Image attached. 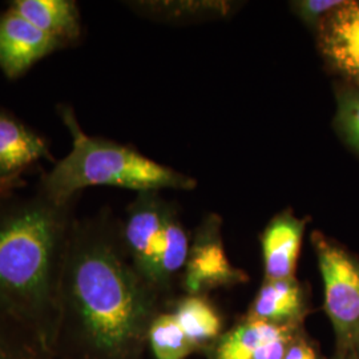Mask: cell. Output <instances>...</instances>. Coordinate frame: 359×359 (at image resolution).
<instances>
[{
    "label": "cell",
    "instance_id": "6da1fadb",
    "mask_svg": "<svg viewBox=\"0 0 359 359\" xmlns=\"http://www.w3.org/2000/svg\"><path fill=\"white\" fill-rule=\"evenodd\" d=\"M152 287L121 255L107 217L74 221L59 295H65L105 354L118 355L140 337L152 314Z\"/></svg>",
    "mask_w": 359,
    "mask_h": 359
},
{
    "label": "cell",
    "instance_id": "7a4b0ae2",
    "mask_svg": "<svg viewBox=\"0 0 359 359\" xmlns=\"http://www.w3.org/2000/svg\"><path fill=\"white\" fill-rule=\"evenodd\" d=\"M72 206L39 191L0 204V309L36 311L59 295Z\"/></svg>",
    "mask_w": 359,
    "mask_h": 359
},
{
    "label": "cell",
    "instance_id": "3957f363",
    "mask_svg": "<svg viewBox=\"0 0 359 359\" xmlns=\"http://www.w3.org/2000/svg\"><path fill=\"white\" fill-rule=\"evenodd\" d=\"M57 114L72 137V149L40 180L39 192L53 204H71L77 193L90 187H116L139 193L196 188V180L188 175L156 163L130 147L88 136L71 107L60 104Z\"/></svg>",
    "mask_w": 359,
    "mask_h": 359
},
{
    "label": "cell",
    "instance_id": "277c9868",
    "mask_svg": "<svg viewBox=\"0 0 359 359\" xmlns=\"http://www.w3.org/2000/svg\"><path fill=\"white\" fill-rule=\"evenodd\" d=\"M132 265L152 289L164 287L185 268L189 238L176 208L158 192L139 193L121 231Z\"/></svg>",
    "mask_w": 359,
    "mask_h": 359
},
{
    "label": "cell",
    "instance_id": "5b68a950",
    "mask_svg": "<svg viewBox=\"0 0 359 359\" xmlns=\"http://www.w3.org/2000/svg\"><path fill=\"white\" fill-rule=\"evenodd\" d=\"M323 286L325 311L333 325L337 351L351 350L359 332V257L321 231L311 234Z\"/></svg>",
    "mask_w": 359,
    "mask_h": 359
},
{
    "label": "cell",
    "instance_id": "8992f818",
    "mask_svg": "<svg viewBox=\"0 0 359 359\" xmlns=\"http://www.w3.org/2000/svg\"><path fill=\"white\" fill-rule=\"evenodd\" d=\"M322 57L348 86L359 88V0L329 13L316 31Z\"/></svg>",
    "mask_w": 359,
    "mask_h": 359
},
{
    "label": "cell",
    "instance_id": "52a82bcc",
    "mask_svg": "<svg viewBox=\"0 0 359 359\" xmlns=\"http://www.w3.org/2000/svg\"><path fill=\"white\" fill-rule=\"evenodd\" d=\"M184 283L191 295H198L205 290L245 283L248 278L243 270L231 266L221 243L217 221L210 218L198 231L189 248L185 264Z\"/></svg>",
    "mask_w": 359,
    "mask_h": 359
},
{
    "label": "cell",
    "instance_id": "ba28073f",
    "mask_svg": "<svg viewBox=\"0 0 359 359\" xmlns=\"http://www.w3.org/2000/svg\"><path fill=\"white\" fill-rule=\"evenodd\" d=\"M62 44L10 7L0 13V69L10 80L23 76Z\"/></svg>",
    "mask_w": 359,
    "mask_h": 359
},
{
    "label": "cell",
    "instance_id": "9c48e42d",
    "mask_svg": "<svg viewBox=\"0 0 359 359\" xmlns=\"http://www.w3.org/2000/svg\"><path fill=\"white\" fill-rule=\"evenodd\" d=\"M297 333L293 326H277L246 318L213 342L210 359H283Z\"/></svg>",
    "mask_w": 359,
    "mask_h": 359
},
{
    "label": "cell",
    "instance_id": "30bf717a",
    "mask_svg": "<svg viewBox=\"0 0 359 359\" xmlns=\"http://www.w3.org/2000/svg\"><path fill=\"white\" fill-rule=\"evenodd\" d=\"M306 224V218L297 217L290 209L271 218L261 237L266 280L276 281L294 277Z\"/></svg>",
    "mask_w": 359,
    "mask_h": 359
},
{
    "label": "cell",
    "instance_id": "8fae6325",
    "mask_svg": "<svg viewBox=\"0 0 359 359\" xmlns=\"http://www.w3.org/2000/svg\"><path fill=\"white\" fill-rule=\"evenodd\" d=\"M308 313V294L293 278L265 280L249 310L248 318L277 326L297 327Z\"/></svg>",
    "mask_w": 359,
    "mask_h": 359
},
{
    "label": "cell",
    "instance_id": "7c38bea8",
    "mask_svg": "<svg viewBox=\"0 0 359 359\" xmlns=\"http://www.w3.org/2000/svg\"><path fill=\"white\" fill-rule=\"evenodd\" d=\"M44 158L52 160L47 140L15 116L0 111V177L23 173Z\"/></svg>",
    "mask_w": 359,
    "mask_h": 359
},
{
    "label": "cell",
    "instance_id": "4fadbf2b",
    "mask_svg": "<svg viewBox=\"0 0 359 359\" xmlns=\"http://www.w3.org/2000/svg\"><path fill=\"white\" fill-rule=\"evenodd\" d=\"M10 8L65 48L81 35V16L74 0H13Z\"/></svg>",
    "mask_w": 359,
    "mask_h": 359
},
{
    "label": "cell",
    "instance_id": "5bb4252c",
    "mask_svg": "<svg viewBox=\"0 0 359 359\" xmlns=\"http://www.w3.org/2000/svg\"><path fill=\"white\" fill-rule=\"evenodd\" d=\"M172 314L194 348L213 344L221 335L222 322L217 310L200 295L182 298Z\"/></svg>",
    "mask_w": 359,
    "mask_h": 359
},
{
    "label": "cell",
    "instance_id": "9a60e30c",
    "mask_svg": "<svg viewBox=\"0 0 359 359\" xmlns=\"http://www.w3.org/2000/svg\"><path fill=\"white\" fill-rule=\"evenodd\" d=\"M148 338L157 359H184L196 350L172 313L152 320Z\"/></svg>",
    "mask_w": 359,
    "mask_h": 359
},
{
    "label": "cell",
    "instance_id": "2e32d148",
    "mask_svg": "<svg viewBox=\"0 0 359 359\" xmlns=\"http://www.w3.org/2000/svg\"><path fill=\"white\" fill-rule=\"evenodd\" d=\"M147 15L161 19H184L194 16H225L231 10L228 1H139L135 3Z\"/></svg>",
    "mask_w": 359,
    "mask_h": 359
},
{
    "label": "cell",
    "instance_id": "e0dca14e",
    "mask_svg": "<svg viewBox=\"0 0 359 359\" xmlns=\"http://www.w3.org/2000/svg\"><path fill=\"white\" fill-rule=\"evenodd\" d=\"M334 126L342 140L359 154V88L347 86L338 90Z\"/></svg>",
    "mask_w": 359,
    "mask_h": 359
},
{
    "label": "cell",
    "instance_id": "ac0fdd59",
    "mask_svg": "<svg viewBox=\"0 0 359 359\" xmlns=\"http://www.w3.org/2000/svg\"><path fill=\"white\" fill-rule=\"evenodd\" d=\"M344 3L345 0H297L290 3V7L305 26L316 34L322 20Z\"/></svg>",
    "mask_w": 359,
    "mask_h": 359
},
{
    "label": "cell",
    "instance_id": "d6986e66",
    "mask_svg": "<svg viewBox=\"0 0 359 359\" xmlns=\"http://www.w3.org/2000/svg\"><path fill=\"white\" fill-rule=\"evenodd\" d=\"M283 359H321L317 350L304 335L297 332L286 348Z\"/></svg>",
    "mask_w": 359,
    "mask_h": 359
},
{
    "label": "cell",
    "instance_id": "ffe728a7",
    "mask_svg": "<svg viewBox=\"0 0 359 359\" xmlns=\"http://www.w3.org/2000/svg\"><path fill=\"white\" fill-rule=\"evenodd\" d=\"M26 187V180L23 179L22 173L13 175L10 177H0V204L13 198L20 189Z\"/></svg>",
    "mask_w": 359,
    "mask_h": 359
},
{
    "label": "cell",
    "instance_id": "44dd1931",
    "mask_svg": "<svg viewBox=\"0 0 359 359\" xmlns=\"http://www.w3.org/2000/svg\"><path fill=\"white\" fill-rule=\"evenodd\" d=\"M334 359H359V357L354 353V350H347V351H337V355Z\"/></svg>",
    "mask_w": 359,
    "mask_h": 359
},
{
    "label": "cell",
    "instance_id": "7402d4cb",
    "mask_svg": "<svg viewBox=\"0 0 359 359\" xmlns=\"http://www.w3.org/2000/svg\"><path fill=\"white\" fill-rule=\"evenodd\" d=\"M0 359H13L8 347L6 346V344L3 342L1 338H0Z\"/></svg>",
    "mask_w": 359,
    "mask_h": 359
},
{
    "label": "cell",
    "instance_id": "603a6c76",
    "mask_svg": "<svg viewBox=\"0 0 359 359\" xmlns=\"http://www.w3.org/2000/svg\"><path fill=\"white\" fill-rule=\"evenodd\" d=\"M351 350H354V353H355V354L359 357V332L358 334L355 335V338H354V342H353Z\"/></svg>",
    "mask_w": 359,
    "mask_h": 359
}]
</instances>
